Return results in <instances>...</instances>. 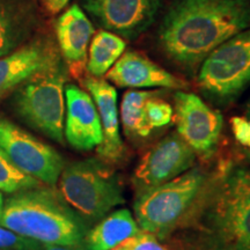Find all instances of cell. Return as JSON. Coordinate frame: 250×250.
<instances>
[{"mask_svg": "<svg viewBox=\"0 0 250 250\" xmlns=\"http://www.w3.org/2000/svg\"><path fill=\"white\" fill-rule=\"evenodd\" d=\"M145 114L149 125L154 130L169 124L173 120L174 111L169 103L153 95L145 103Z\"/></svg>", "mask_w": 250, "mask_h": 250, "instance_id": "obj_23", "label": "cell"}, {"mask_svg": "<svg viewBox=\"0 0 250 250\" xmlns=\"http://www.w3.org/2000/svg\"><path fill=\"white\" fill-rule=\"evenodd\" d=\"M210 177L201 168H190L168 182L138 190L133 211L143 232L166 239L189 213Z\"/></svg>", "mask_w": 250, "mask_h": 250, "instance_id": "obj_4", "label": "cell"}, {"mask_svg": "<svg viewBox=\"0 0 250 250\" xmlns=\"http://www.w3.org/2000/svg\"><path fill=\"white\" fill-rule=\"evenodd\" d=\"M101 120L103 139L98 146L100 156L109 161H116L123 155V142L120 134L117 92L107 81L92 77L85 80Z\"/></svg>", "mask_w": 250, "mask_h": 250, "instance_id": "obj_15", "label": "cell"}, {"mask_svg": "<svg viewBox=\"0 0 250 250\" xmlns=\"http://www.w3.org/2000/svg\"><path fill=\"white\" fill-rule=\"evenodd\" d=\"M33 21L28 0H0V57L18 48L29 33Z\"/></svg>", "mask_w": 250, "mask_h": 250, "instance_id": "obj_18", "label": "cell"}, {"mask_svg": "<svg viewBox=\"0 0 250 250\" xmlns=\"http://www.w3.org/2000/svg\"><path fill=\"white\" fill-rule=\"evenodd\" d=\"M41 243L19 235L0 224V250H40Z\"/></svg>", "mask_w": 250, "mask_h": 250, "instance_id": "obj_24", "label": "cell"}, {"mask_svg": "<svg viewBox=\"0 0 250 250\" xmlns=\"http://www.w3.org/2000/svg\"><path fill=\"white\" fill-rule=\"evenodd\" d=\"M208 188L214 198L233 208H250V170L227 167L215 177H210Z\"/></svg>", "mask_w": 250, "mask_h": 250, "instance_id": "obj_19", "label": "cell"}, {"mask_svg": "<svg viewBox=\"0 0 250 250\" xmlns=\"http://www.w3.org/2000/svg\"><path fill=\"white\" fill-rule=\"evenodd\" d=\"M62 201L81 218L98 220L125 203L115 175L99 161H78L66 166L58 179Z\"/></svg>", "mask_w": 250, "mask_h": 250, "instance_id": "obj_5", "label": "cell"}, {"mask_svg": "<svg viewBox=\"0 0 250 250\" xmlns=\"http://www.w3.org/2000/svg\"><path fill=\"white\" fill-rule=\"evenodd\" d=\"M70 0H43V4H44L45 8L48 9L51 14H56L58 12H61L62 8L68 4Z\"/></svg>", "mask_w": 250, "mask_h": 250, "instance_id": "obj_27", "label": "cell"}, {"mask_svg": "<svg viewBox=\"0 0 250 250\" xmlns=\"http://www.w3.org/2000/svg\"><path fill=\"white\" fill-rule=\"evenodd\" d=\"M66 122L64 134L68 144L79 151H90L102 143L101 120L92 96L80 87H65Z\"/></svg>", "mask_w": 250, "mask_h": 250, "instance_id": "obj_12", "label": "cell"}, {"mask_svg": "<svg viewBox=\"0 0 250 250\" xmlns=\"http://www.w3.org/2000/svg\"><path fill=\"white\" fill-rule=\"evenodd\" d=\"M83 5L102 27L132 40L154 22L161 0H83Z\"/></svg>", "mask_w": 250, "mask_h": 250, "instance_id": "obj_11", "label": "cell"}, {"mask_svg": "<svg viewBox=\"0 0 250 250\" xmlns=\"http://www.w3.org/2000/svg\"><path fill=\"white\" fill-rule=\"evenodd\" d=\"M59 48L72 72L79 76L85 66L87 49L94 34V27L87 15L74 4L59 17L57 21Z\"/></svg>", "mask_w": 250, "mask_h": 250, "instance_id": "obj_16", "label": "cell"}, {"mask_svg": "<svg viewBox=\"0 0 250 250\" xmlns=\"http://www.w3.org/2000/svg\"><path fill=\"white\" fill-rule=\"evenodd\" d=\"M40 186V181L15 167L6 153L0 148V190L1 191L12 193L33 189Z\"/></svg>", "mask_w": 250, "mask_h": 250, "instance_id": "obj_22", "label": "cell"}, {"mask_svg": "<svg viewBox=\"0 0 250 250\" xmlns=\"http://www.w3.org/2000/svg\"><path fill=\"white\" fill-rule=\"evenodd\" d=\"M107 79L120 87L130 88L184 89L187 83L136 51H127L107 72Z\"/></svg>", "mask_w": 250, "mask_h": 250, "instance_id": "obj_13", "label": "cell"}, {"mask_svg": "<svg viewBox=\"0 0 250 250\" xmlns=\"http://www.w3.org/2000/svg\"><path fill=\"white\" fill-rule=\"evenodd\" d=\"M156 93L145 90H129L121 104V120L124 132L129 138L142 139L148 137L153 129L145 114V103Z\"/></svg>", "mask_w": 250, "mask_h": 250, "instance_id": "obj_21", "label": "cell"}, {"mask_svg": "<svg viewBox=\"0 0 250 250\" xmlns=\"http://www.w3.org/2000/svg\"><path fill=\"white\" fill-rule=\"evenodd\" d=\"M175 122L179 136L202 158L217 149L223 130V115L198 95L179 90L174 96Z\"/></svg>", "mask_w": 250, "mask_h": 250, "instance_id": "obj_9", "label": "cell"}, {"mask_svg": "<svg viewBox=\"0 0 250 250\" xmlns=\"http://www.w3.org/2000/svg\"><path fill=\"white\" fill-rule=\"evenodd\" d=\"M250 28V0H176L162 20L158 40L165 55L186 70Z\"/></svg>", "mask_w": 250, "mask_h": 250, "instance_id": "obj_1", "label": "cell"}, {"mask_svg": "<svg viewBox=\"0 0 250 250\" xmlns=\"http://www.w3.org/2000/svg\"><path fill=\"white\" fill-rule=\"evenodd\" d=\"M245 156L248 159V161H250V148L245 149Z\"/></svg>", "mask_w": 250, "mask_h": 250, "instance_id": "obj_30", "label": "cell"}, {"mask_svg": "<svg viewBox=\"0 0 250 250\" xmlns=\"http://www.w3.org/2000/svg\"><path fill=\"white\" fill-rule=\"evenodd\" d=\"M230 127L236 142L242 146L250 148V118L248 117H233L230 120Z\"/></svg>", "mask_w": 250, "mask_h": 250, "instance_id": "obj_26", "label": "cell"}, {"mask_svg": "<svg viewBox=\"0 0 250 250\" xmlns=\"http://www.w3.org/2000/svg\"><path fill=\"white\" fill-rule=\"evenodd\" d=\"M15 108L27 123L58 143L64 142L65 76L59 64L21 85Z\"/></svg>", "mask_w": 250, "mask_h": 250, "instance_id": "obj_7", "label": "cell"}, {"mask_svg": "<svg viewBox=\"0 0 250 250\" xmlns=\"http://www.w3.org/2000/svg\"><path fill=\"white\" fill-rule=\"evenodd\" d=\"M246 117L250 118V100H249L248 103H247V105H246Z\"/></svg>", "mask_w": 250, "mask_h": 250, "instance_id": "obj_29", "label": "cell"}, {"mask_svg": "<svg viewBox=\"0 0 250 250\" xmlns=\"http://www.w3.org/2000/svg\"><path fill=\"white\" fill-rule=\"evenodd\" d=\"M2 205H4V198H2V193L0 192V212H1Z\"/></svg>", "mask_w": 250, "mask_h": 250, "instance_id": "obj_31", "label": "cell"}, {"mask_svg": "<svg viewBox=\"0 0 250 250\" xmlns=\"http://www.w3.org/2000/svg\"><path fill=\"white\" fill-rule=\"evenodd\" d=\"M45 250H86L80 246H61V245H48Z\"/></svg>", "mask_w": 250, "mask_h": 250, "instance_id": "obj_28", "label": "cell"}, {"mask_svg": "<svg viewBox=\"0 0 250 250\" xmlns=\"http://www.w3.org/2000/svg\"><path fill=\"white\" fill-rule=\"evenodd\" d=\"M199 88L218 102H230L250 85V28L208 54L198 72Z\"/></svg>", "mask_w": 250, "mask_h": 250, "instance_id": "obj_6", "label": "cell"}, {"mask_svg": "<svg viewBox=\"0 0 250 250\" xmlns=\"http://www.w3.org/2000/svg\"><path fill=\"white\" fill-rule=\"evenodd\" d=\"M54 49L42 42H33L0 57V98L29 80L40 72L58 65Z\"/></svg>", "mask_w": 250, "mask_h": 250, "instance_id": "obj_14", "label": "cell"}, {"mask_svg": "<svg viewBox=\"0 0 250 250\" xmlns=\"http://www.w3.org/2000/svg\"><path fill=\"white\" fill-rule=\"evenodd\" d=\"M196 153L179 136L173 133L162 138L148 149L133 174L137 190L166 183L195 166Z\"/></svg>", "mask_w": 250, "mask_h": 250, "instance_id": "obj_10", "label": "cell"}, {"mask_svg": "<svg viewBox=\"0 0 250 250\" xmlns=\"http://www.w3.org/2000/svg\"><path fill=\"white\" fill-rule=\"evenodd\" d=\"M140 232L138 224L126 208H121L103 218L86 233V250H111Z\"/></svg>", "mask_w": 250, "mask_h": 250, "instance_id": "obj_17", "label": "cell"}, {"mask_svg": "<svg viewBox=\"0 0 250 250\" xmlns=\"http://www.w3.org/2000/svg\"><path fill=\"white\" fill-rule=\"evenodd\" d=\"M0 224L45 246H81L87 233L83 218L59 193L40 187L22 190L6 199Z\"/></svg>", "mask_w": 250, "mask_h": 250, "instance_id": "obj_2", "label": "cell"}, {"mask_svg": "<svg viewBox=\"0 0 250 250\" xmlns=\"http://www.w3.org/2000/svg\"><path fill=\"white\" fill-rule=\"evenodd\" d=\"M208 181L191 210L174 229L182 230L180 249L250 250V208H233L217 201Z\"/></svg>", "mask_w": 250, "mask_h": 250, "instance_id": "obj_3", "label": "cell"}, {"mask_svg": "<svg viewBox=\"0 0 250 250\" xmlns=\"http://www.w3.org/2000/svg\"><path fill=\"white\" fill-rule=\"evenodd\" d=\"M0 148L15 167L48 186H56L62 169V155L27 131L0 116Z\"/></svg>", "mask_w": 250, "mask_h": 250, "instance_id": "obj_8", "label": "cell"}, {"mask_svg": "<svg viewBox=\"0 0 250 250\" xmlns=\"http://www.w3.org/2000/svg\"><path fill=\"white\" fill-rule=\"evenodd\" d=\"M124 40L111 31L101 30L93 37L89 46L87 71L92 77L100 78L114 66L125 50Z\"/></svg>", "mask_w": 250, "mask_h": 250, "instance_id": "obj_20", "label": "cell"}, {"mask_svg": "<svg viewBox=\"0 0 250 250\" xmlns=\"http://www.w3.org/2000/svg\"><path fill=\"white\" fill-rule=\"evenodd\" d=\"M118 247L122 250H169L156 240V236L145 232H139Z\"/></svg>", "mask_w": 250, "mask_h": 250, "instance_id": "obj_25", "label": "cell"}]
</instances>
